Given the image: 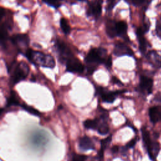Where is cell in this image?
I'll use <instances>...</instances> for the list:
<instances>
[{
    "label": "cell",
    "mask_w": 161,
    "mask_h": 161,
    "mask_svg": "<svg viewBox=\"0 0 161 161\" xmlns=\"http://www.w3.org/2000/svg\"><path fill=\"white\" fill-rule=\"evenodd\" d=\"M25 55L30 62L35 65L50 69H53L55 66V60L50 55L28 49L26 50Z\"/></svg>",
    "instance_id": "1"
},
{
    "label": "cell",
    "mask_w": 161,
    "mask_h": 161,
    "mask_svg": "<svg viewBox=\"0 0 161 161\" xmlns=\"http://www.w3.org/2000/svg\"><path fill=\"white\" fill-rule=\"evenodd\" d=\"M106 50L103 48H94L90 50L85 57L87 72L92 74L98 64L104 63L106 60Z\"/></svg>",
    "instance_id": "2"
},
{
    "label": "cell",
    "mask_w": 161,
    "mask_h": 161,
    "mask_svg": "<svg viewBox=\"0 0 161 161\" xmlns=\"http://www.w3.org/2000/svg\"><path fill=\"white\" fill-rule=\"evenodd\" d=\"M9 70L10 72L12 71L11 82L14 84L26 79L29 74L30 68L26 62L22 61L15 65V66L12 64L10 66Z\"/></svg>",
    "instance_id": "3"
},
{
    "label": "cell",
    "mask_w": 161,
    "mask_h": 161,
    "mask_svg": "<svg viewBox=\"0 0 161 161\" xmlns=\"http://www.w3.org/2000/svg\"><path fill=\"white\" fill-rule=\"evenodd\" d=\"M84 67L81 62L74 55L66 60V71L71 73H82Z\"/></svg>",
    "instance_id": "4"
},
{
    "label": "cell",
    "mask_w": 161,
    "mask_h": 161,
    "mask_svg": "<svg viewBox=\"0 0 161 161\" xmlns=\"http://www.w3.org/2000/svg\"><path fill=\"white\" fill-rule=\"evenodd\" d=\"M97 93H99L102 101L108 103H112L115 100L117 96L121 93V91H109L105 90L103 87H99Z\"/></svg>",
    "instance_id": "5"
},
{
    "label": "cell",
    "mask_w": 161,
    "mask_h": 161,
    "mask_svg": "<svg viewBox=\"0 0 161 161\" xmlns=\"http://www.w3.org/2000/svg\"><path fill=\"white\" fill-rule=\"evenodd\" d=\"M113 53L117 57L123 55L132 56L133 55V52L132 50L125 43L121 42H118L115 44Z\"/></svg>",
    "instance_id": "6"
},
{
    "label": "cell",
    "mask_w": 161,
    "mask_h": 161,
    "mask_svg": "<svg viewBox=\"0 0 161 161\" xmlns=\"http://www.w3.org/2000/svg\"><path fill=\"white\" fill-rule=\"evenodd\" d=\"M79 147L82 151L94 150L95 145L91 138L87 136H84L79 139Z\"/></svg>",
    "instance_id": "7"
},
{
    "label": "cell",
    "mask_w": 161,
    "mask_h": 161,
    "mask_svg": "<svg viewBox=\"0 0 161 161\" xmlns=\"http://www.w3.org/2000/svg\"><path fill=\"white\" fill-rule=\"evenodd\" d=\"M102 3L103 0H92L89 4V14L94 16L96 18H98L101 13Z\"/></svg>",
    "instance_id": "8"
},
{
    "label": "cell",
    "mask_w": 161,
    "mask_h": 161,
    "mask_svg": "<svg viewBox=\"0 0 161 161\" xmlns=\"http://www.w3.org/2000/svg\"><path fill=\"white\" fill-rule=\"evenodd\" d=\"M153 80L146 76H141L140 79V88L144 92L150 94L152 91Z\"/></svg>",
    "instance_id": "9"
},
{
    "label": "cell",
    "mask_w": 161,
    "mask_h": 161,
    "mask_svg": "<svg viewBox=\"0 0 161 161\" xmlns=\"http://www.w3.org/2000/svg\"><path fill=\"white\" fill-rule=\"evenodd\" d=\"M11 42L17 46L26 47L29 43V38L25 34L14 35L11 38Z\"/></svg>",
    "instance_id": "10"
},
{
    "label": "cell",
    "mask_w": 161,
    "mask_h": 161,
    "mask_svg": "<svg viewBox=\"0 0 161 161\" xmlns=\"http://www.w3.org/2000/svg\"><path fill=\"white\" fill-rule=\"evenodd\" d=\"M148 115L150 121L155 123L161 120V111L158 106H153L149 109Z\"/></svg>",
    "instance_id": "11"
},
{
    "label": "cell",
    "mask_w": 161,
    "mask_h": 161,
    "mask_svg": "<svg viewBox=\"0 0 161 161\" xmlns=\"http://www.w3.org/2000/svg\"><path fill=\"white\" fill-rule=\"evenodd\" d=\"M142 131V138H143V140L145 143V145L147 147V150H148L150 157H152L153 144H152V142L150 137L149 132L145 128H143Z\"/></svg>",
    "instance_id": "12"
},
{
    "label": "cell",
    "mask_w": 161,
    "mask_h": 161,
    "mask_svg": "<svg viewBox=\"0 0 161 161\" xmlns=\"http://www.w3.org/2000/svg\"><path fill=\"white\" fill-rule=\"evenodd\" d=\"M116 23V22L112 19L108 20L106 23V32L110 38H114L117 35Z\"/></svg>",
    "instance_id": "13"
},
{
    "label": "cell",
    "mask_w": 161,
    "mask_h": 161,
    "mask_svg": "<svg viewBox=\"0 0 161 161\" xmlns=\"http://www.w3.org/2000/svg\"><path fill=\"white\" fill-rule=\"evenodd\" d=\"M144 33V30H143L141 28H139L136 30V35L138 38V42H139V48L142 53H144L146 50L147 47V43L146 40L143 36Z\"/></svg>",
    "instance_id": "14"
},
{
    "label": "cell",
    "mask_w": 161,
    "mask_h": 161,
    "mask_svg": "<svg viewBox=\"0 0 161 161\" xmlns=\"http://www.w3.org/2000/svg\"><path fill=\"white\" fill-rule=\"evenodd\" d=\"M101 117L103 118V121L99 123L97 128V131L98 132L99 134L101 135H105L106 134H108L109 131V126L107 123V122L106 121V114L104 113V114L101 115ZM100 121V120H99Z\"/></svg>",
    "instance_id": "15"
},
{
    "label": "cell",
    "mask_w": 161,
    "mask_h": 161,
    "mask_svg": "<svg viewBox=\"0 0 161 161\" xmlns=\"http://www.w3.org/2000/svg\"><path fill=\"white\" fill-rule=\"evenodd\" d=\"M116 26L117 35L123 36L126 34L127 30V24L126 22L123 21H118L116 23Z\"/></svg>",
    "instance_id": "16"
},
{
    "label": "cell",
    "mask_w": 161,
    "mask_h": 161,
    "mask_svg": "<svg viewBox=\"0 0 161 161\" xmlns=\"http://www.w3.org/2000/svg\"><path fill=\"white\" fill-rule=\"evenodd\" d=\"M99 123V119L97 118H95L94 119H87L84 121V126L87 129H92V130H97L98 125Z\"/></svg>",
    "instance_id": "17"
},
{
    "label": "cell",
    "mask_w": 161,
    "mask_h": 161,
    "mask_svg": "<svg viewBox=\"0 0 161 161\" xmlns=\"http://www.w3.org/2000/svg\"><path fill=\"white\" fill-rule=\"evenodd\" d=\"M20 103L19 102V99L17 97L16 92L14 91H11L9 97L7 99V106H20Z\"/></svg>",
    "instance_id": "18"
},
{
    "label": "cell",
    "mask_w": 161,
    "mask_h": 161,
    "mask_svg": "<svg viewBox=\"0 0 161 161\" xmlns=\"http://www.w3.org/2000/svg\"><path fill=\"white\" fill-rule=\"evenodd\" d=\"M20 106L22 107V108L23 109H25L26 111H27L28 113H29L31 114H33L35 116H40V113L38 111V110L36 109L35 108H34L32 106H30L26 104H21Z\"/></svg>",
    "instance_id": "19"
},
{
    "label": "cell",
    "mask_w": 161,
    "mask_h": 161,
    "mask_svg": "<svg viewBox=\"0 0 161 161\" xmlns=\"http://www.w3.org/2000/svg\"><path fill=\"white\" fill-rule=\"evenodd\" d=\"M149 58L152 60V62L158 66H161V57L155 52H151L149 53Z\"/></svg>",
    "instance_id": "20"
},
{
    "label": "cell",
    "mask_w": 161,
    "mask_h": 161,
    "mask_svg": "<svg viewBox=\"0 0 161 161\" xmlns=\"http://www.w3.org/2000/svg\"><path fill=\"white\" fill-rule=\"evenodd\" d=\"M60 28L62 30V31L65 33V34H69L70 33V26L67 21L66 19L65 18H62L60 19Z\"/></svg>",
    "instance_id": "21"
},
{
    "label": "cell",
    "mask_w": 161,
    "mask_h": 161,
    "mask_svg": "<svg viewBox=\"0 0 161 161\" xmlns=\"http://www.w3.org/2000/svg\"><path fill=\"white\" fill-rule=\"evenodd\" d=\"M7 35H8V34H7L6 25H2L1 27V31H0V37H1V42L4 41V40H6Z\"/></svg>",
    "instance_id": "22"
},
{
    "label": "cell",
    "mask_w": 161,
    "mask_h": 161,
    "mask_svg": "<svg viewBox=\"0 0 161 161\" xmlns=\"http://www.w3.org/2000/svg\"><path fill=\"white\" fill-rule=\"evenodd\" d=\"M87 157L83 154H74L71 161H86Z\"/></svg>",
    "instance_id": "23"
},
{
    "label": "cell",
    "mask_w": 161,
    "mask_h": 161,
    "mask_svg": "<svg viewBox=\"0 0 161 161\" xmlns=\"http://www.w3.org/2000/svg\"><path fill=\"white\" fill-rule=\"evenodd\" d=\"M136 138H134L133 139H132V140H131L127 144H126V145H125V147H122V151L123 152H125V151H126V150H128V148H132V147H133L134 146H135V145L136 144Z\"/></svg>",
    "instance_id": "24"
},
{
    "label": "cell",
    "mask_w": 161,
    "mask_h": 161,
    "mask_svg": "<svg viewBox=\"0 0 161 161\" xmlns=\"http://www.w3.org/2000/svg\"><path fill=\"white\" fill-rule=\"evenodd\" d=\"M44 2L47 3L49 5L53 6L55 7H57L59 6V1L60 0H43Z\"/></svg>",
    "instance_id": "25"
},
{
    "label": "cell",
    "mask_w": 161,
    "mask_h": 161,
    "mask_svg": "<svg viewBox=\"0 0 161 161\" xmlns=\"http://www.w3.org/2000/svg\"><path fill=\"white\" fill-rule=\"evenodd\" d=\"M105 65L106 66V67L108 68H110L111 67V65H112V58H111V56H109L107 57L105 62Z\"/></svg>",
    "instance_id": "26"
},
{
    "label": "cell",
    "mask_w": 161,
    "mask_h": 161,
    "mask_svg": "<svg viewBox=\"0 0 161 161\" xmlns=\"http://www.w3.org/2000/svg\"><path fill=\"white\" fill-rule=\"evenodd\" d=\"M157 32L158 35L161 36V19H160L157 25Z\"/></svg>",
    "instance_id": "27"
},
{
    "label": "cell",
    "mask_w": 161,
    "mask_h": 161,
    "mask_svg": "<svg viewBox=\"0 0 161 161\" xmlns=\"http://www.w3.org/2000/svg\"><path fill=\"white\" fill-rule=\"evenodd\" d=\"M144 1H145V0H132V3L135 6H140Z\"/></svg>",
    "instance_id": "28"
},
{
    "label": "cell",
    "mask_w": 161,
    "mask_h": 161,
    "mask_svg": "<svg viewBox=\"0 0 161 161\" xmlns=\"http://www.w3.org/2000/svg\"><path fill=\"white\" fill-rule=\"evenodd\" d=\"M119 150V147L117 145H114L112 148H111V152L113 153H116Z\"/></svg>",
    "instance_id": "29"
},
{
    "label": "cell",
    "mask_w": 161,
    "mask_h": 161,
    "mask_svg": "<svg viewBox=\"0 0 161 161\" xmlns=\"http://www.w3.org/2000/svg\"><path fill=\"white\" fill-rule=\"evenodd\" d=\"M126 1H127V0H126Z\"/></svg>",
    "instance_id": "30"
}]
</instances>
